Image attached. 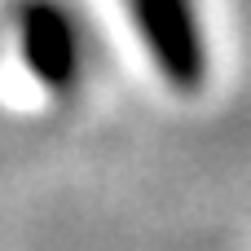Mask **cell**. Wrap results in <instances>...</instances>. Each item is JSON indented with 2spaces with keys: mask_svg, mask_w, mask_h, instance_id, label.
Segmentation results:
<instances>
[{
  "mask_svg": "<svg viewBox=\"0 0 251 251\" xmlns=\"http://www.w3.org/2000/svg\"><path fill=\"white\" fill-rule=\"evenodd\" d=\"M128 18L172 93H199L207 84V26L199 0H124Z\"/></svg>",
  "mask_w": 251,
  "mask_h": 251,
  "instance_id": "cell-1",
  "label": "cell"
},
{
  "mask_svg": "<svg viewBox=\"0 0 251 251\" xmlns=\"http://www.w3.org/2000/svg\"><path fill=\"white\" fill-rule=\"evenodd\" d=\"M13 40H18V57L26 75L44 93L66 97L84 79V62H88L84 26L62 0H18Z\"/></svg>",
  "mask_w": 251,
  "mask_h": 251,
  "instance_id": "cell-2",
  "label": "cell"
}]
</instances>
